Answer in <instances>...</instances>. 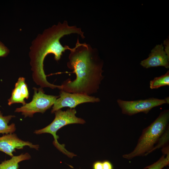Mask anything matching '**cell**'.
Wrapping results in <instances>:
<instances>
[{
	"label": "cell",
	"instance_id": "1",
	"mask_svg": "<svg viewBox=\"0 0 169 169\" xmlns=\"http://www.w3.org/2000/svg\"><path fill=\"white\" fill-rule=\"evenodd\" d=\"M70 51L67 66L73 70L76 78L72 81L67 79L64 81L61 90L89 95L97 92L104 77L103 61L97 49L88 44L80 43L78 38Z\"/></svg>",
	"mask_w": 169,
	"mask_h": 169
},
{
	"label": "cell",
	"instance_id": "2",
	"mask_svg": "<svg viewBox=\"0 0 169 169\" xmlns=\"http://www.w3.org/2000/svg\"><path fill=\"white\" fill-rule=\"evenodd\" d=\"M72 33L79 35L81 38H85L84 32L75 26H69L68 22H59L44 30L33 41L30 48L29 56L30 64L33 72V78L37 84L42 87H49L54 89L56 85L48 81L44 69L43 63L45 57L51 54L54 55L56 61L60 59L65 50H70L69 46H63L60 40L64 36Z\"/></svg>",
	"mask_w": 169,
	"mask_h": 169
},
{
	"label": "cell",
	"instance_id": "3",
	"mask_svg": "<svg viewBox=\"0 0 169 169\" xmlns=\"http://www.w3.org/2000/svg\"><path fill=\"white\" fill-rule=\"evenodd\" d=\"M169 110H164L148 127L143 130L133 150L123 155V158L131 159L137 156H146L152 150L158 139L169 126Z\"/></svg>",
	"mask_w": 169,
	"mask_h": 169
},
{
	"label": "cell",
	"instance_id": "4",
	"mask_svg": "<svg viewBox=\"0 0 169 169\" xmlns=\"http://www.w3.org/2000/svg\"><path fill=\"white\" fill-rule=\"evenodd\" d=\"M54 113L55 117L53 121L47 126L35 130L34 133L37 135L45 133L51 134L54 139L53 144L54 146L69 157L72 158L76 155L66 150L64 145L59 143L58 139L59 137L57 135L56 133L60 129L65 125L73 124H84L85 121L83 119L76 116V111L74 108L68 109L64 111L60 109Z\"/></svg>",
	"mask_w": 169,
	"mask_h": 169
},
{
	"label": "cell",
	"instance_id": "5",
	"mask_svg": "<svg viewBox=\"0 0 169 169\" xmlns=\"http://www.w3.org/2000/svg\"><path fill=\"white\" fill-rule=\"evenodd\" d=\"M34 88V94L31 102L16 108V112H21L25 117H33L36 113H43L54 104L58 96L45 94L42 89Z\"/></svg>",
	"mask_w": 169,
	"mask_h": 169
},
{
	"label": "cell",
	"instance_id": "6",
	"mask_svg": "<svg viewBox=\"0 0 169 169\" xmlns=\"http://www.w3.org/2000/svg\"><path fill=\"white\" fill-rule=\"evenodd\" d=\"M117 103L123 114L131 116L140 113L147 114L154 107L169 104V98L163 99L150 98L144 100L126 101L118 99Z\"/></svg>",
	"mask_w": 169,
	"mask_h": 169
},
{
	"label": "cell",
	"instance_id": "7",
	"mask_svg": "<svg viewBox=\"0 0 169 169\" xmlns=\"http://www.w3.org/2000/svg\"><path fill=\"white\" fill-rule=\"evenodd\" d=\"M59 96L53 105L52 113L64 107L74 109L77 105L82 103L98 102L100 101V98L95 96L79 93H69L62 90L60 91Z\"/></svg>",
	"mask_w": 169,
	"mask_h": 169
},
{
	"label": "cell",
	"instance_id": "8",
	"mask_svg": "<svg viewBox=\"0 0 169 169\" xmlns=\"http://www.w3.org/2000/svg\"><path fill=\"white\" fill-rule=\"evenodd\" d=\"M38 150L39 147L38 145H34L28 141H25L19 138L14 133H9L0 136V151L11 157L13 156V152L15 149H23L25 146Z\"/></svg>",
	"mask_w": 169,
	"mask_h": 169
},
{
	"label": "cell",
	"instance_id": "9",
	"mask_svg": "<svg viewBox=\"0 0 169 169\" xmlns=\"http://www.w3.org/2000/svg\"><path fill=\"white\" fill-rule=\"evenodd\" d=\"M140 64L146 69L159 66L168 69L169 58L164 50L163 44L156 45L151 50L148 57L141 61Z\"/></svg>",
	"mask_w": 169,
	"mask_h": 169
},
{
	"label": "cell",
	"instance_id": "10",
	"mask_svg": "<svg viewBox=\"0 0 169 169\" xmlns=\"http://www.w3.org/2000/svg\"><path fill=\"white\" fill-rule=\"evenodd\" d=\"M31 158V156L27 152L18 156H13L10 159L2 162L0 164V169H18V163L20 162Z\"/></svg>",
	"mask_w": 169,
	"mask_h": 169
},
{
	"label": "cell",
	"instance_id": "11",
	"mask_svg": "<svg viewBox=\"0 0 169 169\" xmlns=\"http://www.w3.org/2000/svg\"><path fill=\"white\" fill-rule=\"evenodd\" d=\"M14 117L15 116L11 115L3 116L0 111V134L13 133L15 131L16 127L14 123L8 125L10 120Z\"/></svg>",
	"mask_w": 169,
	"mask_h": 169
},
{
	"label": "cell",
	"instance_id": "12",
	"mask_svg": "<svg viewBox=\"0 0 169 169\" xmlns=\"http://www.w3.org/2000/svg\"><path fill=\"white\" fill-rule=\"evenodd\" d=\"M19 84L17 82L14 89L13 90L11 97L8 100V104L9 105L16 103H21L23 105L26 103Z\"/></svg>",
	"mask_w": 169,
	"mask_h": 169
},
{
	"label": "cell",
	"instance_id": "13",
	"mask_svg": "<svg viewBox=\"0 0 169 169\" xmlns=\"http://www.w3.org/2000/svg\"><path fill=\"white\" fill-rule=\"evenodd\" d=\"M169 85V70L164 74L155 77L150 82V88L151 89H157L163 86Z\"/></svg>",
	"mask_w": 169,
	"mask_h": 169
},
{
	"label": "cell",
	"instance_id": "14",
	"mask_svg": "<svg viewBox=\"0 0 169 169\" xmlns=\"http://www.w3.org/2000/svg\"><path fill=\"white\" fill-rule=\"evenodd\" d=\"M169 153L163 154L156 162L144 167V169H162L169 165Z\"/></svg>",
	"mask_w": 169,
	"mask_h": 169
},
{
	"label": "cell",
	"instance_id": "15",
	"mask_svg": "<svg viewBox=\"0 0 169 169\" xmlns=\"http://www.w3.org/2000/svg\"><path fill=\"white\" fill-rule=\"evenodd\" d=\"M169 141V127H167L158 139L156 145L152 150V152L157 149L163 148L167 146Z\"/></svg>",
	"mask_w": 169,
	"mask_h": 169
},
{
	"label": "cell",
	"instance_id": "16",
	"mask_svg": "<svg viewBox=\"0 0 169 169\" xmlns=\"http://www.w3.org/2000/svg\"><path fill=\"white\" fill-rule=\"evenodd\" d=\"M25 79L23 77H20L17 82L19 84L20 90L24 98L28 99L29 97V94L27 86L25 82Z\"/></svg>",
	"mask_w": 169,
	"mask_h": 169
},
{
	"label": "cell",
	"instance_id": "17",
	"mask_svg": "<svg viewBox=\"0 0 169 169\" xmlns=\"http://www.w3.org/2000/svg\"><path fill=\"white\" fill-rule=\"evenodd\" d=\"M9 53L8 48L0 41V57H6Z\"/></svg>",
	"mask_w": 169,
	"mask_h": 169
},
{
	"label": "cell",
	"instance_id": "18",
	"mask_svg": "<svg viewBox=\"0 0 169 169\" xmlns=\"http://www.w3.org/2000/svg\"><path fill=\"white\" fill-rule=\"evenodd\" d=\"M164 49L167 56L169 58V39L167 38L163 41Z\"/></svg>",
	"mask_w": 169,
	"mask_h": 169
},
{
	"label": "cell",
	"instance_id": "19",
	"mask_svg": "<svg viewBox=\"0 0 169 169\" xmlns=\"http://www.w3.org/2000/svg\"><path fill=\"white\" fill-rule=\"evenodd\" d=\"M103 169H113L111 163L109 161L105 160L102 162Z\"/></svg>",
	"mask_w": 169,
	"mask_h": 169
},
{
	"label": "cell",
	"instance_id": "20",
	"mask_svg": "<svg viewBox=\"0 0 169 169\" xmlns=\"http://www.w3.org/2000/svg\"><path fill=\"white\" fill-rule=\"evenodd\" d=\"M93 167V169H103L102 162L98 161L95 162Z\"/></svg>",
	"mask_w": 169,
	"mask_h": 169
},
{
	"label": "cell",
	"instance_id": "21",
	"mask_svg": "<svg viewBox=\"0 0 169 169\" xmlns=\"http://www.w3.org/2000/svg\"><path fill=\"white\" fill-rule=\"evenodd\" d=\"M166 169H169V168H167Z\"/></svg>",
	"mask_w": 169,
	"mask_h": 169
}]
</instances>
